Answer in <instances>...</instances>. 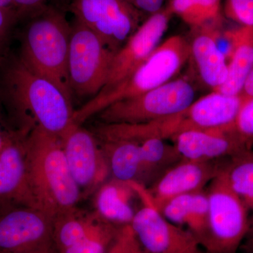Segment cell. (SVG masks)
<instances>
[{
  "instance_id": "obj_16",
  "label": "cell",
  "mask_w": 253,
  "mask_h": 253,
  "mask_svg": "<svg viewBox=\"0 0 253 253\" xmlns=\"http://www.w3.org/2000/svg\"><path fill=\"white\" fill-rule=\"evenodd\" d=\"M181 157L185 160L211 161L225 159L251 148L234 127L218 130H188L172 138Z\"/></svg>"
},
{
  "instance_id": "obj_24",
  "label": "cell",
  "mask_w": 253,
  "mask_h": 253,
  "mask_svg": "<svg viewBox=\"0 0 253 253\" xmlns=\"http://www.w3.org/2000/svg\"><path fill=\"white\" fill-rule=\"evenodd\" d=\"M223 174L228 185L252 214L251 229L253 226V148H247L226 158Z\"/></svg>"
},
{
  "instance_id": "obj_18",
  "label": "cell",
  "mask_w": 253,
  "mask_h": 253,
  "mask_svg": "<svg viewBox=\"0 0 253 253\" xmlns=\"http://www.w3.org/2000/svg\"><path fill=\"white\" fill-rule=\"evenodd\" d=\"M156 208L168 221L181 227L185 226L202 246L208 216V196L205 190L176 196Z\"/></svg>"
},
{
  "instance_id": "obj_10",
  "label": "cell",
  "mask_w": 253,
  "mask_h": 253,
  "mask_svg": "<svg viewBox=\"0 0 253 253\" xmlns=\"http://www.w3.org/2000/svg\"><path fill=\"white\" fill-rule=\"evenodd\" d=\"M53 219L37 208L0 211V253H24L54 246Z\"/></svg>"
},
{
  "instance_id": "obj_2",
  "label": "cell",
  "mask_w": 253,
  "mask_h": 253,
  "mask_svg": "<svg viewBox=\"0 0 253 253\" xmlns=\"http://www.w3.org/2000/svg\"><path fill=\"white\" fill-rule=\"evenodd\" d=\"M28 180L36 208L53 219L76 209L81 190L68 168L61 137L35 128L26 139Z\"/></svg>"
},
{
  "instance_id": "obj_21",
  "label": "cell",
  "mask_w": 253,
  "mask_h": 253,
  "mask_svg": "<svg viewBox=\"0 0 253 253\" xmlns=\"http://www.w3.org/2000/svg\"><path fill=\"white\" fill-rule=\"evenodd\" d=\"M141 172L139 185L148 189L184 158L174 144L153 138L140 143Z\"/></svg>"
},
{
  "instance_id": "obj_9",
  "label": "cell",
  "mask_w": 253,
  "mask_h": 253,
  "mask_svg": "<svg viewBox=\"0 0 253 253\" xmlns=\"http://www.w3.org/2000/svg\"><path fill=\"white\" fill-rule=\"evenodd\" d=\"M144 203L130 225L141 247L149 253H206L189 230L163 217L146 188L131 184Z\"/></svg>"
},
{
  "instance_id": "obj_26",
  "label": "cell",
  "mask_w": 253,
  "mask_h": 253,
  "mask_svg": "<svg viewBox=\"0 0 253 253\" xmlns=\"http://www.w3.org/2000/svg\"><path fill=\"white\" fill-rule=\"evenodd\" d=\"M122 226L111 224L96 235L89 236L60 253H106Z\"/></svg>"
},
{
  "instance_id": "obj_4",
  "label": "cell",
  "mask_w": 253,
  "mask_h": 253,
  "mask_svg": "<svg viewBox=\"0 0 253 253\" xmlns=\"http://www.w3.org/2000/svg\"><path fill=\"white\" fill-rule=\"evenodd\" d=\"M189 59V42L181 36L168 38L126 79L75 111L73 122L81 125L116 101L144 94L172 81Z\"/></svg>"
},
{
  "instance_id": "obj_37",
  "label": "cell",
  "mask_w": 253,
  "mask_h": 253,
  "mask_svg": "<svg viewBox=\"0 0 253 253\" xmlns=\"http://www.w3.org/2000/svg\"><path fill=\"white\" fill-rule=\"evenodd\" d=\"M24 253H56V252H55L54 246H51L49 247L44 248V249H38Z\"/></svg>"
},
{
  "instance_id": "obj_31",
  "label": "cell",
  "mask_w": 253,
  "mask_h": 253,
  "mask_svg": "<svg viewBox=\"0 0 253 253\" xmlns=\"http://www.w3.org/2000/svg\"><path fill=\"white\" fill-rule=\"evenodd\" d=\"M48 0H14L19 20L27 19L46 6Z\"/></svg>"
},
{
  "instance_id": "obj_6",
  "label": "cell",
  "mask_w": 253,
  "mask_h": 253,
  "mask_svg": "<svg viewBox=\"0 0 253 253\" xmlns=\"http://www.w3.org/2000/svg\"><path fill=\"white\" fill-rule=\"evenodd\" d=\"M195 99L193 84L176 79L152 90L116 101L97 114L101 124H139L159 121L182 112Z\"/></svg>"
},
{
  "instance_id": "obj_23",
  "label": "cell",
  "mask_w": 253,
  "mask_h": 253,
  "mask_svg": "<svg viewBox=\"0 0 253 253\" xmlns=\"http://www.w3.org/2000/svg\"><path fill=\"white\" fill-rule=\"evenodd\" d=\"M101 148L113 179L139 184L141 172L140 143L126 140L102 141Z\"/></svg>"
},
{
  "instance_id": "obj_22",
  "label": "cell",
  "mask_w": 253,
  "mask_h": 253,
  "mask_svg": "<svg viewBox=\"0 0 253 253\" xmlns=\"http://www.w3.org/2000/svg\"><path fill=\"white\" fill-rule=\"evenodd\" d=\"M111 223L98 214L84 217L76 209L63 213L53 219V240L60 253L81 241L96 235L106 229Z\"/></svg>"
},
{
  "instance_id": "obj_7",
  "label": "cell",
  "mask_w": 253,
  "mask_h": 253,
  "mask_svg": "<svg viewBox=\"0 0 253 253\" xmlns=\"http://www.w3.org/2000/svg\"><path fill=\"white\" fill-rule=\"evenodd\" d=\"M115 54L96 33L75 20L68 63L71 93L92 98L99 94L107 81Z\"/></svg>"
},
{
  "instance_id": "obj_5",
  "label": "cell",
  "mask_w": 253,
  "mask_h": 253,
  "mask_svg": "<svg viewBox=\"0 0 253 253\" xmlns=\"http://www.w3.org/2000/svg\"><path fill=\"white\" fill-rule=\"evenodd\" d=\"M206 191L208 226L203 249L206 253H237L251 230L249 210L228 185L223 170Z\"/></svg>"
},
{
  "instance_id": "obj_3",
  "label": "cell",
  "mask_w": 253,
  "mask_h": 253,
  "mask_svg": "<svg viewBox=\"0 0 253 253\" xmlns=\"http://www.w3.org/2000/svg\"><path fill=\"white\" fill-rule=\"evenodd\" d=\"M26 20L20 58L71 99L68 71L71 26L66 16L57 8L46 5Z\"/></svg>"
},
{
  "instance_id": "obj_27",
  "label": "cell",
  "mask_w": 253,
  "mask_h": 253,
  "mask_svg": "<svg viewBox=\"0 0 253 253\" xmlns=\"http://www.w3.org/2000/svg\"><path fill=\"white\" fill-rule=\"evenodd\" d=\"M224 13L240 26L253 29V0H224Z\"/></svg>"
},
{
  "instance_id": "obj_25",
  "label": "cell",
  "mask_w": 253,
  "mask_h": 253,
  "mask_svg": "<svg viewBox=\"0 0 253 253\" xmlns=\"http://www.w3.org/2000/svg\"><path fill=\"white\" fill-rule=\"evenodd\" d=\"M222 0H169L166 6L192 30L221 23Z\"/></svg>"
},
{
  "instance_id": "obj_28",
  "label": "cell",
  "mask_w": 253,
  "mask_h": 253,
  "mask_svg": "<svg viewBox=\"0 0 253 253\" xmlns=\"http://www.w3.org/2000/svg\"><path fill=\"white\" fill-rule=\"evenodd\" d=\"M19 18L14 11L0 7V66L9 56V44L15 24Z\"/></svg>"
},
{
  "instance_id": "obj_15",
  "label": "cell",
  "mask_w": 253,
  "mask_h": 253,
  "mask_svg": "<svg viewBox=\"0 0 253 253\" xmlns=\"http://www.w3.org/2000/svg\"><path fill=\"white\" fill-rule=\"evenodd\" d=\"M245 102L240 95L229 96L213 91L194 101L179 113L177 134L188 130H218L234 127Z\"/></svg>"
},
{
  "instance_id": "obj_32",
  "label": "cell",
  "mask_w": 253,
  "mask_h": 253,
  "mask_svg": "<svg viewBox=\"0 0 253 253\" xmlns=\"http://www.w3.org/2000/svg\"><path fill=\"white\" fill-rule=\"evenodd\" d=\"M144 16H151L162 10L165 0H126Z\"/></svg>"
},
{
  "instance_id": "obj_17",
  "label": "cell",
  "mask_w": 253,
  "mask_h": 253,
  "mask_svg": "<svg viewBox=\"0 0 253 253\" xmlns=\"http://www.w3.org/2000/svg\"><path fill=\"white\" fill-rule=\"evenodd\" d=\"M221 23H213L193 30L189 42L190 58L192 57L200 78L213 91L217 90L226 81L228 62L217 44V36Z\"/></svg>"
},
{
  "instance_id": "obj_38",
  "label": "cell",
  "mask_w": 253,
  "mask_h": 253,
  "mask_svg": "<svg viewBox=\"0 0 253 253\" xmlns=\"http://www.w3.org/2000/svg\"><path fill=\"white\" fill-rule=\"evenodd\" d=\"M136 253H149L148 252H146V251H145L144 249H141L140 251H139V252Z\"/></svg>"
},
{
  "instance_id": "obj_29",
  "label": "cell",
  "mask_w": 253,
  "mask_h": 253,
  "mask_svg": "<svg viewBox=\"0 0 253 253\" xmlns=\"http://www.w3.org/2000/svg\"><path fill=\"white\" fill-rule=\"evenodd\" d=\"M142 249L130 224L122 226L106 253H136Z\"/></svg>"
},
{
  "instance_id": "obj_11",
  "label": "cell",
  "mask_w": 253,
  "mask_h": 253,
  "mask_svg": "<svg viewBox=\"0 0 253 253\" xmlns=\"http://www.w3.org/2000/svg\"><path fill=\"white\" fill-rule=\"evenodd\" d=\"M61 139L70 172L81 191H91L102 184L110 170L95 134L73 123Z\"/></svg>"
},
{
  "instance_id": "obj_35",
  "label": "cell",
  "mask_w": 253,
  "mask_h": 253,
  "mask_svg": "<svg viewBox=\"0 0 253 253\" xmlns=\"http://www.w3.org/2000/svg\"><path fill=\"white\" fill-rule=\"evenodd\" d=\"M0 7L10 10V11H14V12L16 13L14 0H0Z\"/></svg>"
},
{
  "instance_id": "obj_34",
  "label": "cell",
  "mask_w": 253,
  "mask_h": 253,
  "mask_svg": "<svg viewBox=\"0 0 253 253\" xmlns=\"http://www.w3.org/2000/svg\"><path fill=\"white\" fill-rule=\"evenodd\" d=\"M239 95L245 101L253 99V68L245 79Z\"/></svg>"
},
{
  "instance_id": "obj_20",
  "label": "cell",
  "mask_w": 253,
  "mask_h": 253,
  "mask_svg": "<svg viewBox=\"0 0 253 253\" xmlns=\"http://www.w3.org/2000/svg\"><path fill=\"white\" fill-rule=\"evenodd\" d=\"M135 190L130 184L113 179L99 189L96 199V208L101 219L116 224H130L135 212L131 206L130 200Z\"/></svg>"
},
{
  "instance_id": "obj_19",
  "label": "cell",
  "mask_w": 253,
  "mask_h": 253,
  "mask_svg": "<svg viewBox=\"0 0 253 253\" xmlns=\"http://www.w3.org/2000/svg\"><path fill=\"white\" fill-rule=\"evenodd\" d=\"M225 33L231 44L228 58L227 78L215 91L237 96L241 92L245 79L253 68V29L241 26Z\"/></svg>"
},
{
  "instance_id": "obj_12",
  "label": "cell",
  "mask_w": 253,
  "mask_h": 253,
  "mask_svg": "<svg viewBox=\"0 0 253 253\" xmlns=\"http://www.w3.org/2000/svg\"><path fill=\"white\" fill-rule=\"evenodd\" d=\"M172 15L167 7L146 18L114 55L104 91L121 83L144 62L160 44Z\"/></svg>"
},
{
  "instance_id": "obj_13",
  "label": "cell",
  "mask_w": 253,
  "mask_h": 253,
  "mask_svg": "<svg viewBox=\"0 0 253 253\" xmlns=\"http://www.w3.org/2000/svg\"><path fill=\"white\" fill-rule=\"evenodd\" d=\"M28 134L16 130L0 151V211L15 206L37 208L28 180Z\"/></svg>"
},
{
  "instance_id": "obj_30",
  "label": "cell",
  "mask_w": 253,
  "mask_h": 253,
  "mask_svg": "<svg viewBox=\"0 0 253 253\" xmlns=\"http://www.w3.org/2000/svg\"><path fill=\"white\" fill-rule=\"evenodd\" d=\"M234 129L249 147L253 148V99L243 105L236 119Z\"/></svg>"
},
{
  "instance_id": "obj_36",
  "label": "cell",
  "mask_w": 253,
  "mask_h": 253,
  "mask_svg": "<svg viewBox=\"0 0 253 253\" xmlns=\"http://www.w3.org/2000/svg\"><path fill=\"white\" fill-rule=\"evenodd\" d=\"M248 236H249V239L246 241L245 248H246L248 253H253V226L251 228V230H250L249 235Z\"/></svg>"
},
{
  "instance_id": "obj_33",
  "label": "cell",
  "mask_w": 253,
  "mask_h": 253,
  "mask_svg": "<svg viewBox=\"0 0 253 253\" xmlns=\"http://www.w3.org/2000/svg\"><path fill=\"white\" fill-rule=\"evenodd\" d=\"M16 131L9 122L7 114L0 99V151L11 139V136L14 135Z\"/></svg>"
},
{
  "instance_id": "obj_8",
  "label": "cell",
  "mask_w": 253,
  "mask_h": 253,
  "mask_svg": "<svg viewBox=\"0 0 253 253\" xmlns=\"http://www.w3.org/2000/svg\"><path fill=\"white\" fill-rule=\"evenodd\" d=\"M75 20L117 52L141 24L144 15L126 0H72Z\"/></svg>"
},
{
  "instance_id": "obj_14",
  "label": "cell",
  "mask_w": 253,
  "mask_h": 253,
  "mask_svg": "<svg viewBox=\"0 0 253 253\" xmlns=\"http://www.w3.org/2000/svg\"><path fill=\"white\" fill-rule=\"evenodd\" d=\"M225 159L211 161L183 159L146 189L156 207L168 200L204 191L222 172Z\"/></svg>"
},
{
  "instance_id": "obj_1",
  "label": "cell",
  "mask_w": 253,
  "mask_h": 253,
  "mask_svg": "<svg viewBox=\"0 0 253 253\" xmlns=\"http://www.w3.org/2000/svg\"><path fill=\"white\" fill-rule=\"evenodd\" d=\"M0 99L15 130L38 127L61 137L74 123L71 99L19 56L10 54L0 66Z\"/></svg>"
}]
</instances>
